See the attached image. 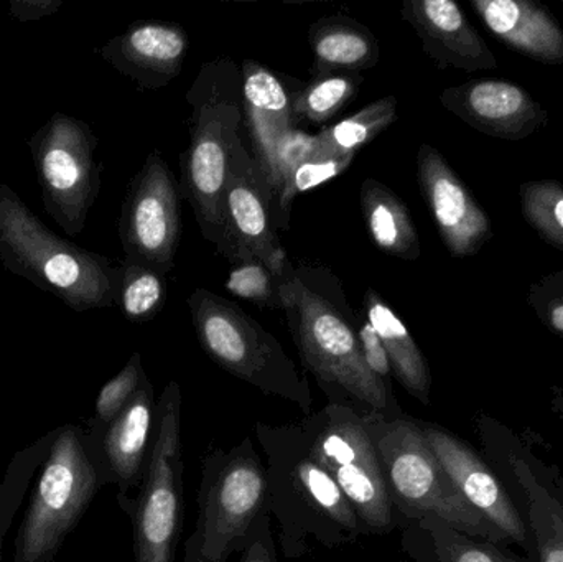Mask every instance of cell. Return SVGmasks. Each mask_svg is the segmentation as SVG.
Listing matches in <instances>:
<instances>
[{
	"label": "cell",
	"mask_w": 563,
	"mask_h": 562,
	"mask_svg": "<svg viewBox=\"0 0 563 562\" xmlns=\"http://www.w3.org/2000/svg\"><path fill=\"white\" fill-rule=\"evenodd\" d=\"M280 296L301 363L328 405L387 419L406 416L394 393L367 368L357 335L361 319L333 271L288 261L280 274Z\"/></svg>",
	"instance_id": "obj_1"
},
{
	"label": "cell",
	"mask_w": 563,
	"mask_h": 562,
	"mask_svg": "<svg viewBox=\"0 0 563 562\" xmlns=\"http://www.w3.org/2000/svg\"><path fill=\"white\" fill-rule=\"evenodd\" d=\"M256 438L266 454L271 517L279 524L287 560H300L314 544L334 550L364 535L350 502L311 458L301 422H257Z\"/></svg>",
	"instance_id": "obj_2"
},
{
	"label": "cell",
	"mask_w": 563,
	"mask_h": 562,
	"mask_svg": "<svg viewBox=\"0 0 563 562\" xmlns=\"http://www.w3.org/2000/svg\"><path fill=\"white\" fill-rule=\"evenodd\" d=\"M0 263L75 312L118 300L121 266L53 233L7 184H0Z\"/></svg>",
	"instance_id": "obj_3"
},
{
	"label": "cell",
	"mask_w": 563,
	"mask_h": 562,
	"mask_svg": "<svg viewBox=\"0 0 563 562\" xmlns=\"http://www.w3.org/2000/svg\"><path fill=\"white\" fill-rule=\"evenodd\" d=\"M190 142L181 154L180 194L205 240L221 238V205L234 144L244 122L243 76L231 58L205 63L187 92Z\"/></svg>",
	"instance_id": "obj_4"
},
{
	"label": "cell",
	"mask_w": 563,
	"mask_h": 562,
	"mask_svg": "<svg viewBox=\"0 0 563 562\" xmlns=\"http://www.w3.org/2000/svg\"><path fill=\"white\" fill-rule=\"evenodd\" d=\"M361 418L376 448L397 524L435 515L470 537L508 544L456 491L427 442L420 421L407 416L387 419L380 415H361Z\"/></svg>",
	"instance_id": "obj_5"
},
{
	"label": "cell",
	"mask_w": 563,
	"mask_h": 562,
	"mask_svg": "<svg viewBox=\"0 0 563 562\" xmlns=\"http://www.w3.org/2000/svg\"><path fill=\"white\" fill-rule=\"evenodd\" d=\"M191 322L203 352L224 372L311 415L310 383L279 340L236 302L208 289L188 297Z\"/></svg>",
	"instance_id": "obj_6"
},
{
	"label": "cell",
	"mask_w": 563,
	"mask_h": 562,
	"mask_svg": "<svg viewBox=\"0 0 563 562\" xmlns=\"http://www.w3.org/2000/svg\"><path fill=\"white\" fill-rule=\"evenodd\" d=\"M197 504L184 562H230L246 547L254 525L271 515L266 467L250 438L205 458Z\"/></svg>",
	"instance_id": "obj_7"
},
{
	"label": "cell",
	"mask_w": 563,
	"mask_h": 562,
	"mask_svg": "<svg viewBox=\"0 0 563 562\" xmlns=\"http://www.w3.org/2000/svg\"><path fill=\"white\" fill-rule=\"evenodd\" d=\"M85 431L56 429L16 531L15 562H53L101 487Z\"/></svg>",
	"instance_id": "obj_8"
},
{
	"label": "cell",
	"mask_w": 563,
	"mask_h": 562,
	"mask_svg": "<svg viewBox=\"0 0 563 562\" xmlns=\"http://www.w3.org/2000/svg\"><path fill=\"white\" fill-rule=\"evenodd\" d=\"M181 389L165 386L155 411L154 438L135 500L119 498L134 527L135 562H175L184 527Z\"/></svg>",
	"instance_id": "obj_9"
},
{
	"label": "cell",
	"mask_w": 563,
	"mask_h": 562,
	"mask_svg": "<svg viewBox=\"0 0 563 562\" xmlns=\"http://www.w3.org/2000/svg\"><path fill=\"white\" fill-rule=\"evenodd\" d=\"M475 429L482 454L522 511L536 562H563V475L542 458L541 436L531 429L516 432L483 412L475 418Z\"/></svg>",
	"instance_id": "obj_10"
},
{
	"label": "cell",
	"mask_w": 563,
	"mask_h": 562,
	"mask_svg": "<svg viewBox=\"0 0 563 562\" xmlns=\"http://www.w3.org/2000/svg\"><path fill=\"white\" fill-rule=\"evenodd\" d=\"M301 426L311 458L350 502L364 535H387L397 528L376 448L360 412L327 405Z\"/></svg>",
	"instance_id": "obj_11"
},
{
	"label": "cell",
	"mask_w": 563,
	"mask_h": 562,
	"mask_svg": "<svg viewBox=\"0 0 563 562\" xmlns=\"http://www.w3.org/2000/svg\"><path fill=\"white\" fill-rule=\"evenodd\" d=\"M45 213L68 234L78 236L101 191L102 162L91 125L55 112L29 141Z\"/></svg>",
	"instance_id": "obj_12"
},
{
	"label": "cell",
	"mask_w": 563,
	"mask_h": 562,
	"mask_svg": "<svg viewBox=\"0 0 563 562\" xmlns=\"http://www.w3.org/2000/svg\"><path fill=\"white\" fill-rule=\"evenodd\" d=\"M217 253L231 264L260 257L279 276L288 263L279 238L276 195L243 137L234 144L228 168Z\"/></svg>",
	"instance_id": "obj_13"
},
{
	"label": "cell",
	"mask_w": 563,
	"mask_h": 562,
	"mask_svg": "<svg viewBox=\"0 0 563 562\" xmlns=\"http://www.w3.org/2000/svg\"><path fill=\"white\" fill-rule=\"evenodd\" d=\"M181 194L161 151H152L132 178L119 218L124 260L167 276L175 266L181 236Z\"/></svg>",
	"instance_id": "obj_14"
},
{
	"label": "cell",
	"mask_w": 563,
	"mask_h": 562,
	"mask_svg": "<svg viewBox=\"0 0 563 562\" xmlns=\"http://www.w3.org/2000/svg\"><path fill=\"white\" fill-rule=\"evenodd\" d=\"M427 442L466 504L486 518L508 544L534 557L532 538L522 511L485 455L465 439L435 422H420Z\"/></svg>",
	"instance_id": "obj_15"
},
{
	"label": "cell",
	"mask_w": 563,
	"mask_h": 562,
	"mask_svg": "<svg viewBox=\"0 0 563 562\" xmlns=\"http://www.w3.org/2000/svg\"><path fill=\"white\" fill-rule=\"evenodd\" d=\"M417 180L450 256L479 254L495 236L492 218L433 145L422 144L417 152Z\"/></svg>",
	"instance_id": "obj_16"
},
{
	"label": "cell",
	"mask_w": 563,
	"mask_h": 562,
	"mask_svg": "<svg viewBox=\"0 0 563 562\" xmlns=\"http://www.w3.org/2000/svg\"><path fill=\"white\" fill-rule=\"evenodd\" d=\"M440 102L470 128L503 141H522L549 122L541 102L506 79H472L450 86L443 89Z\"/></svg>",
	"instance_id": "obj_17"
},
{
	"label": "cell",
	"mask_w": 563,
	"mask_h": 562,
	"mask_svg": "<svg viewBox=\"0 0 563 562\" xmlns=\"http://www.w3.org/2000/svg\"><path fill=\"white\" fill-rule=\"evenodd\" d=\"M155 411L154 386L145 376L121 415L108 428L95 429L99 442L86 436L101 484H118L119 498H128L129 491L141 487L154 438Z\"/></svg>",
	"instance_id": "obj_18"
},
{
	"label": "cell",
	"mask_w": 563,
	"mask_h": 562,
	"mask_svg": "<svg viewBox=\"0 0 563 562\" xmlns=\"http://www.w3.org/2000/svg\"><path fill=\"white\" fill-rule=\"evenodd\" d=\"M400 16L412 26L437 68L475 73L498 66L486 40L453 0H404Z\"/></svg>",
	"instance_id": "obj_19"
},
{
	"label": "cell",
	"mask_w": 563,
	"mask_h": 562,
	"mask_svg": "<svg viewBox=\"0 0 563 562\" xmlns=\"http://www.w3.org/2000/svg\"><path fill=\"white\" fill-rule=\"evenodd\" d=\"M190 40L184 26L161 20H139L109 40L101 56L141 89L165 88L180 76Z\"/></svg>",
	"instance_id": "obj_20"
},
{
	"label": "cell",
	"mask_w": 563,
	"mask_h": 562,
	"mask_svg": "<svg viewBox=\"0 0 563 562\" xmlns=\"http://www.w3.org/2000/svg\"><path fill=\"white\" fill-rule=\"evenodd\" d=\"M243 76L244 122L253 141L254 158L269 170L277 142L295 129V99L303 82L277 75L256 59H244Z\"/></svg>",
	"instance_id": "obj_21"
},
{
	"label": "cell",
	"mask_w": 563,
	"mask_h": 562,
	"mask_svg": "<svg viewBox=\"0 0 563 562\" xmlns=\"http://www.w3.org/2000/svg\"><path fill=\"white\" fill-rule=\"evenodd\" d=\"M486 29L519 55L542 65H563V29L536 0H472Z\"/></svg>",
	"instance_id": "obj_22"
},
{
	"label": "cell",
	"mask_w": 563,
	"mask_h": 562,
	"mask_svg": "<svg viewBox=\"0 0 563 562\" xmlns=\"http://www.w3.org/2000/svg\"><path fill=\"white\" fill-rule=\"evenodd\" d=\"M400 550L413 562H525L505 544L456 530L435 515L399 521Z\"/></svg>",
	"instance_id": "obj_23"
},
{
	"label": "cell",
	"mask_w": 563,
	"mask_h": 562,
	"mask_svg": "<svg viewBox=\"0 0 563 562\" xmlns=\"http://www.w3.org/2000/svg\"><path fill=\"white\" fill-rule=\"evenodd\" d=\"M364 319L373 326L386 349L394 378L423 406L432 403V372L429 362L393 307L369 287L363 299Z\"/></svg>",
	"instance_id": "obj_24"
},
{
	"label": "cell",
	"mask_w": 563,
	"mask_h": 562,
	"mask_svg": "<svg viewBox=\"0 0 563 562\" xmlns=\"http://www.w3.org/2000/svg\"><path fill=\"white\" fill-rule=\"evenodd\" d=\"M308 43L313 52V78L334 73H361L379 62L376 36L351 16L331 15L311 23Z\"/></svg>",
	"instance_id": "obj_25"
},
{
	"label": "cell",
	"mask_w": 563,
	"mask_h": 562,
	"mask_svg": "<svg viewBox=\"0 0 563 562\" xmlns=\"http://www.w3.org/2000/svg\"><path fill=\"white\" fill-rule=\"evenodd\" d=\"M361 211L371 241L380 253L397 260H419V233L402 198L376 178H366L360 191Z\"/></svg>",
	"instance_id": "obj_26"
},
{
	"label": "cell",
	"mask_w": 563,
	"mask_h": 562,
	"mask_svg": "<svg viewBox=\"0 0 563 562\" xmlns=\"http://www.w3.org/2000/svg\"><path fill=\"white\" fill-rule=\"evenodd\" d=\"M397 106L396 96H386L364 106L343 121L321 129L314 134L317 151L357 154L396 122Z\"/></svg>",
	"instance_id": "obj_27"
},
{
	"label": "cell",
	"mask_w": 563,
	"mask_h": 562,
	"mask_svg": "<svg viewBox=\"0 0 563 562\" xmlns=\"http://www.w3.org/2000/svg\"><path fill=\"white\" fill-rule=\"evenodd\" d=\"M167 276L161 271L129 260L121 264L115 306L129 322L155 319L167 302Z\"/></svg>",
	"instance_id": "obj_28"
},
{
	"label": "cell",
	"mask_w": 563,
	"mask_h": 562,
	"mask_svg": "<svg viewBox=\"0 0 563 562\" xmlns=\"http://www.w3.org/2000/svg\"><path fill=\"white\" fill-rule=\"evenodd\" d=\"M363 82L361 73H334L303 82L295 99V118L313 124L331 121L356 98Z\"/></svg>",
	"instance_id": "obj_29"
},
{
	"label": "cell",
	"mask_w": 563,
	"mask_h": 562,
	"mask_svg": "<svg viewBox=\"0 0 563 562\" xmlns=\"http://www.w3.org/2000/svg\"><path fill=\"white\" fill-rule=\"evenodd\" d=\"M55 431L43 436L29 448L15 454L0 484V562H2L3 541L12 527L16 511L25 500L33 475L42 467L53 444Z\"/></svg>",
	"instance_id": "obj_30"
},
{
	"label": "cell",
	"mask_w": 563,
	"mask_h": 562,
	"mask_svg": "<svg viewBox=\"0 0 563 562\" xmlns=\"http://www.w3.org/2000/svg\"><path fill=\"white\" fill-rule=\"evenodd\" d=\"M521 214L544 243L563 251V184L529 180L519 187Z\"/></svg>",
	"instance_id": "obj_31"
},
{
	"label": "cell",
	"mask_w": 563,
	"mask_h": 562,
	"mask_svg": "<svg viewBox=\"0 0 563 562\" xmlns=\"http://www.w3.org/2000/svg\"><path fill=\"white\" fill-rule=\"evenodd\" d=\"M357 154H338V152L314 151L297 165L290 177L285 181L279 198H277V220L279 230H288L291 205L295 198L305 191L313 190L327 181L343 174L353 164Z\"/></svg>",
	"instance_id": "obj_32"
},
{
	"label": "cell",
	"mask_w": 563,
	"mask_h": 562,
	"mask_svg": "<svg viewBox=\"0 0 563 562\" xmlns=\"http://www.w3.org/2000/svg\"><path fill=\"white\" fill-rule=\"evenodd\" d=\"M224 287L233 296L250 300L263 309H282L280 276L260 257L234 263Z\"/></svg>",
	"instance_id": "obj_33"
},
{
	"label": "cell",
	"mask_w": 563,
	"mask_h": 562,
	"mask_svg": "<svg viewBox=\"0 0 563 562\" xmlns=\"http://www.w3.org/2000/svg\"><path fill=\"white\" fill-rule=\"evenodd\" d=\"M141 353H134L128 365L102 386L96 399V428L104 429L121 415L145 378Z\"/></svg>",
	"instance_id": "obj_34"
},
{
	"label": "cell",
	"mask_w": 563,
	"mask_h": 562,
	"mask_svg": "<svg viewBox=\"0 0 563 562\" xmlns=\"http://www.w3.org/2000/svg\"><path fill=\"white\" fill-rule=\"evenodd\" d=\"M317 151V141L314 134L310 135L308 132L300 131V129H291L290 132L284 135L277 142L276 151H274L273 162H271L269 170L266 177L273 187L274 195L279 198L282 188L285 181L290 177L291 172L297 168L301 161L313 154Z\"/></svg>",
	"instance_id": "obj_35"
},
{
	"label": "cell",
	"mask_w": 563,
	"mask_h": 562,
	"mask_svg": "<svg viewBox=\"0 0 563 562\" xmlns=\"http://www.w3.org/2000/svg\"><path fill=\"white\" fill-rule=\"evenodd\" d=\"M529 307L534 310L539 322L563 340V273L545 274L529 286Z\"/></svg>",
	"instance_id": "obj_36"
},
{
	"label": "cell",
	"mask_w": 563,
	"mask_h": 562,
	"mask_svg": "<svg viewBox=\"0 0 563 562\" xmlns=\"http://www.w3.org/2000/svg\"><path fill=\"white\" fill-rule=\"evenodd\" d=\"M357 335H360L361 349H363L364 362H366L367 368L387 386V389L393 392V366H390L389 356H387L386 349H384L376 330L364 319L361 320Z\"/></svg>",
	"instance_id": "obj_37"
},
{
	"label": "cell",
	"mask_w": 563,
	"mask_h": 562,
	"mask_svg": "<svg viewBox=\"0 0 563 562\" xmlns=\"http://www.w3.org/2000/svg\"><path fill=\"white\" fill-rule=\"evenodd\" d=\"M240 562H277L276 541L269 517H263L251 531L246 547L241 551Z\"/></svg>",
	"instance_id": "obj_38"
},
{
	"label": "cell",
	"mask_w": 563,
	"mask_h": 562,
	"mask_svg": "<svg viewBox=\"0 0 563 562\" xmlns=\"http://www.w3.org/2000/svg\"><path fill=\"white\" fill-rule=\"evenodd\" d=\"M63 7V0H12L9 13L19 22H36L55 15Z\"/></svg>",
	"instance_id": "obj_39"
},
{
	"label": "cell",
	"mask_w": 563,
	"mask_h": 562,
	"mask_svg": "<svg viewBox=\"0 0 563 562\" xmlns=\"http://www.w3.org/2000/svg\"><path fill=\"white\" fill-rule=\"evenodd\" d=\"M551 409L552 412H554V415L563 422V386H552Z\"/></svg>",
	"instance_id": "obj_40"
},
{
	"label": "cell",
	"mask_w": 563,
	"mask_h": 562,
	"mask_svg": "<svg viewBox=\"0 0 563 562\" xmlns=\"http://www.w3.org/2000/svg\"><path fill=\"white\" fill-rule=\"evenodd\" d=\"M561 3H562V7H563V0H562V2H561Z\"/></svg>",
	"instance_id": "obj_41"
}]
</instances>
